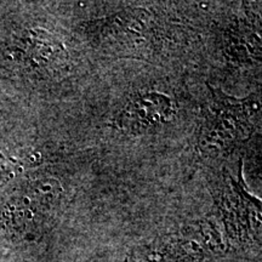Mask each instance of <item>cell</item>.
<instances>
[{
    "mask_svg": "<svg viewBox=\"0 0 262 262\" xmlns=\"http://www.w3.org/2000/svg\"><path fill=\"white\" fill-rule=\"evenodd\" d=\"M212 102L209 107L205 125L202 131V143L206 148L220 150L232 143L248 139L260 119V100L255 95L247 98H234L220 89L208 85Z\"/></svg>",
    "mask_w": 262,
    "mask_h": 262,
    "instance_id": "obj_1",
    "label": "cell"
},
{
    "mask_svg": "<svg viewBox=\"0 0 262 262\" xmlns=\"http://www.w3.org/2000/svg\"><path fill=\"white\" fill-rule=\"evenodd\" d=\"M19 170H21V166L18 165L17 160L8 158L3 153H0V185L14 179Z\"/></svg>",
    "mask_w": 262,
    "mask_h": 262,
    "instance_id": "obj_6",
    "label": "cell"
},
{
    "mask_svg": "<svg viewBox=\"0 0 262 262\" xmlns=\"http://www.w3.org/2000/svg\"><path fill=\"white\" fill-rule=\"evenodd\" d=\"M19 51L29 63L39 68H55L67 60V51L56 37L42 29H32L19 40Z\"/></svg>",
    "mask_w": 262,
    "mask_h": 262,
    "instance_id": "obj_5",
    "label": "cell"
},
{
    "mask_svg": "<svg viewBox=\"0 0 262 262\" xmlns=\"http://www.w3.org/2000/svg\"><path fill=\"white\" fill-rule=\"evenodd\" d=\"M150 16L143 9H127L111 17L98 19L84 26L85 34L91 40L124 41L145 35Z\"/></svg>",
    "mask_w": 262,
    "mask_h": 262,
    "instance_id": "obj_3",
    "label": "cell"
},
{
    "mask_svg": "<svg viewBox=\"0 0 262 262\" xmlns=\"http://www.w3.org/2000/svg\"><path fill=\"white\" fill-rule=\"evenodd\" d=\"M173 113V103L168 95L148 91L130 100L114 118V125L129 135H140L168 123Z\"/></svg>",
    "mask_w": 262,
    "mask_h": 262,
    "instance_id": "obj_2",
    "label": "cell"
},
{
    "mask_svg": "<svg viewBox=\"0 0 262 262\" xmlns=\"http://www.w3.org/2000/svg\"><path fill=\"white\" fill-rule=\"evenodd\" d=\"M131 258L133 262H201L203 251L195 242L168 235L139 248Z\"/></svg>",
    "mask_w": 262,
    "mask_h": 262,
    "instance_id": "obj_4",
    "label": "cell"
}]
</instances>
